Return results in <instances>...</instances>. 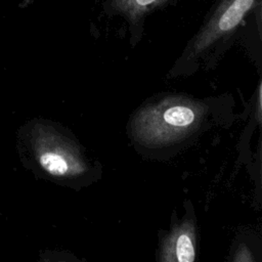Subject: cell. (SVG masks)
<instances>
[{"mask_svg":"<svg viewBox=\"0 0 262 262\" xmlns=\"http://www.w3.org/2000/svg\"><path fill=\"white\" fill-rule=\"evenodd\" d=\"M15 147L21 165L38 176L64 180L86 170L78 148L43 119L27 121L17 128Z\"/></svg>","mask_w":262,"mask_h":262,"instance_id":"cell-1","label":"cell"},{"mask_svg":"<svg viewBox=\"0 0 262 262\" xmlns=\"http://www.w3.org/2000/svg\"><path fill=\"white\" fill-rule=\"evenodd\" d=\"M204 115V107L184 98H168L140 111L132 131L142 143L161 146L174 143L193 132Z\"/></svg>","mask_w":262,"mask_h":262,"instance_id":"cell-2","label":"cell"},{"mask_svg":"<svg viewBox=\"0 0 262 262\" xmlns=\"http://www.w3.org/2000/svg\"><path fill=\"white\" fill-rule=\"evenodd\" d=\"M261 7V0H215L202 27L189 42L185 55L196 57L229 38L246 19Z\"/></svg>","mask_w":262,"mask_h":262,"instance_id":"cell-3","label":"cell"},{"mask_svg":"<svg viewBox=\"0 0 262 262\" xmlns=\"http://www.w3.org/2000/svg\"><path fill=\"white\" fill-rule=\"evenodd\" d=\"M173 0H103L105 13L119 15L127 20L130 30H141L148 14Z\"/></svg>","mask_w":262,"mask_h":262,"instance_id":"cell-4","label":"cell"},{"mask_svg":"<svg viewBox=\"0 0 262 262\" xmlns=\"http://www.w3.org/2000/svg\"><path fill=\"white\" fill-rule=\"evenodd\" d=\"M194 227L190 222H185L173 229L166 236L161 248L160 260L191 262L195 258Z\"/></svg>","mask_w":262,"mask_h":262,"instance_id":"cell-5","label":"cell"}]
</instances>
